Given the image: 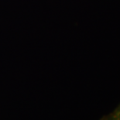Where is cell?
Returning a JSON list of instances; mask_svg holds the SVG:
<instances>
[{
	"label": "cell",
	"instance_id": "1",
	"mask_svg": "<svg viewBox=\"0 0 120 120\" xmlns=\"http://www.w3.org/2000/svg\"><path fill=\"white\" fill-rule=\"evenodd\" d=\"M101 120H120V103L112 112L105 115Z\"/></svg>",
	"mask_w": 120,
	"mask_h": 120
}]
</instances>
